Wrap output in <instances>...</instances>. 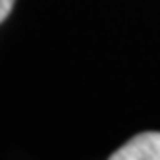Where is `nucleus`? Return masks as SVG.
I'll list each match as a JSON object with an SVG mask.
<instances>
[{
  "mask_svg": "<svg viewBox=\"0 0 160 160\" xmlns=\"http://www.w3.org/2000/svg\"><path fill=\"white\" fill-rule=\"evenodd\" d=\"M108 160H160V131L135 135Z\"/></svg>",
  "mask_w": 160,
  "mask_h": 160,
  "instance_id": "nucleus-1",
  "label": "nucleus"
},
{
  "mask_svg": "<svg viewBox=\"0 0 160 160\" xmlns=\"http://www.w3.org/2000/svg\"><path fill=\"white\" fill-rule=\"evenodd\" d=\"M14 4H16V0H0V23L12 14Z\"/></svg>",
  "mask_w": 160,
  "mask_h": 160,
  "instance_id": "nucleus-2",
  "label": "nucleus"
}]
</instances>
